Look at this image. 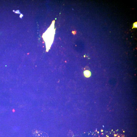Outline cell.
<instances>
[{
    "mask_svg": "<svg viewBox=\"0 0 137 137\" xmlns=\"http://www.w3.org/2000/svg\"><path fill=\"white\" fill-rule=\"evenodd\" d=\"M137 28V22H135L134 23L133 25V27L132 28V29L133 28Z\"/></svg>",
    "mask_w": 137,
    "mask_h": 137,
    "instance_id": "cell-3",
    "label": "cell"
},
{
    "mask_svg": "<svg viewBox=\"0 0 137 137\" xmlns=\"http://www.w3.org/2000/svg\"><path fill=\"white\" fill-rule=\"evenodd\" d=\"M83 73L85 76L86 77H89L91 75V73L89 70H86L84 71Z\"/></svg>",
    "mask_w": 137,
    "mask_h": 137,
    "instance_id": "cell-1",
    "label": "cell"
},
{
    "mask_svg": "<svg viewBox=\"0 0 137 137\" xmlns=\"http://www.w3.org/2000/svg\"><path fill=\"white\" fill-rule=\"evenodd\" d=\"M38 137H48L46 133L42 132L38 134Z\"/></svg>",
    "mask_w": 137,
    "mask_h": 137,
    "instance_id": "cell-2",
    "label": "cell"
}]
</instances>
